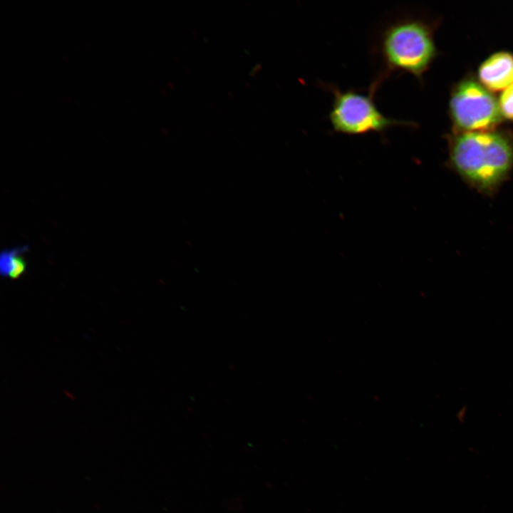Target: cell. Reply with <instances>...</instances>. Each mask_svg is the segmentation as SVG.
<instances>
[{"label": "cell", "mask_w": 513, "mask_h": 513, "mask_svg": "<svg viewBox=\"0 0 513 513\" xmlns=\"http://www.w3.org/2000/svg\"><path fill=\"white\" fill-rule=\"evenodd\" d=\"M381 85L373 81L366 93L355 89L341 90L332 83H321L333 96L328 120L337 133L361 135L377 133L382 136L394 127H413L415 123L385 116L376 106L375 96Z\"/></svg>", "instance_id": "cell-3"}, {"label": "cell", "mask_w": 513, "mask_h": 513, "mask_svg": "<svg viewBox=\"0 0 513 513\" xmlns=\"http://www.w3.org/2000/svg\"><path fill=\"white\" fill-rule=\"evenodd\" d=\"M28 250L27 245L6 248L0 254V273L4 277L17 279L26 271L27 263L24 254Z\"/></svg>", "instance_id": "cell-6"}, {"label": "cell", "mask_w": 513, "mask_h": 513, "mask_svg": "<svg viewBox=\"0 0 513 513\" xmlns=\"http://www.w3.org/2000/svg\"><path fill=\"white\" fill-rule=\"evenodd\" d=\"M373 52L380 66L375 80L382 83L394 73L420 80L437 54L432 26L411 15L397 16L378 32Z\"/></svg>", "instance_id": "cell-2"}, {"label": "cell", "mask_w": 513, "mask_h": 513, "mask_svg": "<svg viewBox=\"0 0 513 513\" xmlns=\"http://www.w3.org/2000/svg\"><path fill=\"white\" fill-rule=\"evenodd\" d=\"M450 113L457 132L494 130L502 120L499 102L481 83L466 78L455 86Z\"/></svg>", "instance_id": "cell-4"}, {"label": "cell", "mask_w": 513, "mask_h": 513, "mask_svg": "<svg viewBox=\"0 0 513 513\" xmlns=\"http://www.w3.org/2000/svg\"><path fill=\"white\" fill-rule=\"evenodd\" d=\"M478 78L489 91L505 90L513 84V53L499 51L489 56L480 66Z\"/></svg>", "instance_id": "cell-5"}, {"label": "cell", "mask_w": 513, "mask_h": 513, "mask_svg": "<svg viewBox=\"0 0 513 513\" xmlns=\"http://www.w3.org/2000/svg\"><path fill=\"white\" fill-rule=\"evenodd\" d=\"M498 102L502 115L513 120V84L503 90Z\"/></svg>", "instance_id": "cell-7"}, {"label": "cell", "mask_w": 513, "mask_h": 513, "mask_svg": "<svg viewBox=\"0 0 513 513\" xmlns=\"http://www.w3.org/2000/svg\"><path fill=\"white\" fill-rule=\"evenodd\" d=\"M447 166L469 187L492 197L513 171V137L494 130L457 132L449 138Z\"/></svg>", "instance_id": "cell-1"}]
</instances>
